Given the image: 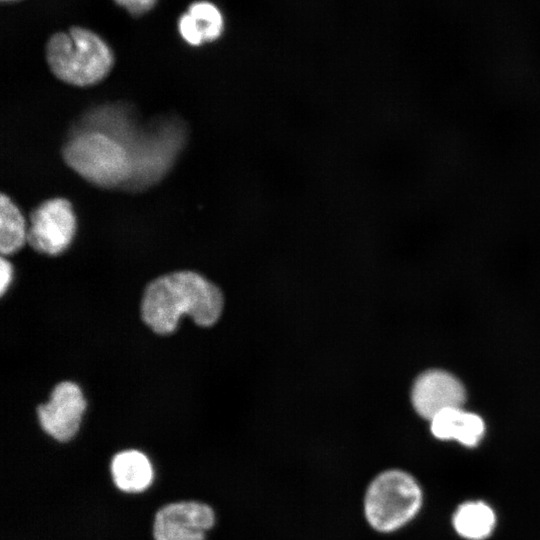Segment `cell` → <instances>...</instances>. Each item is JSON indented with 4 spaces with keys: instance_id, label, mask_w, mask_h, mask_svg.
I'll return each mask as SVG.
<instances>
[{
    "instance_id": "1",
    "label": "cell",
    "mask_w": 540,
    "mask_h": 540,
    "mask_svg": "<svg viewBox=\"0 0 540 540\" xmlns=\"http://www.w3.org/2000/svg\"><path fill=\"white\" fill-rule=\"evenodd\" d=\"M220 289L193 271H177L160 276L145 288L141 317L155 333L175 331L184 314L202 327L215 324L223 309Z\"/></svg>"
},
{
    "instance_id": "2",
    "label": "cell",
    "mask_w": 540,
    "mask_h": 540,
    "mask_svg": "<svg viewBox=\"0 0 540 540\" xmlns=\"http://www.w3.org/2000/svg\"><path fill=\"white\" fill-rule=\"evenodd\" d=\"M45 56L52 74L76 87L98 84L109 74L114 63L107 43L83 27H71L53 34L47 41Z\"/></svg>"
},
{
    "instance_id": "3",
    "label": "cell",
    "mask_w": 540,
    "mask_h": 540,
    "mask_svg": "<svg viewBox=\"0 0 540 540\" xmlns=\"http://www.w3.org/2000/svg\"><path fill=\"white\" fill-rule=\"evenodd\" d=\"M423 490L409 472L389 468L369 481L363 494L366 524L379 534H392L416 518L422 509Z\"/></svg>"
},
{
    "instance_id": "4",
    "label": "cell",
    "mask_w": 540,
    "mask_h": 540,
    "mask_svg": "<svg viewBox=\"0 0 540 540\" xmlns=\"http://www.w3.org/2000/svg\"><path fill=\"white\" fill-rule=\"evenodd\" d=\"M68 167L87 182L113 188L131 179L134 166L128 149L114 137L100 131H85L62 148Z\"/></svg>"
},
{
    "instance_id": "5",
    "label": "cell",
    "mask_w": 540,
    "mask_h": 540,
    "mask_svg": "<svg viewBox=\"0 0 540 540\" xmlns=\"http://www.w3.org/2000/svg\"><path fill=\"white\" fill-rule=\"evenodd\" d=\"M76 229L70 201L62 197L47 199L30 212L27 242L41 254L57 256L70 246Z\"/></svg>"
},
{
    "instance_id": "6",
    "label": "cell",
    "mask_w": 540,
    "mask_h": 540,
    "mask_svg": "<svg viewBox=\"0 0 540 540\" xmlns=\"http://www.w3.org/2000/svg\"><path fill=\"white\" fill-rule=\"evenodd\" d=\"M213 508L200 501H179L162 506L154 516V540H205L213 528Z\"/></svg>"
},
{
    "instance_id": "7",
    "label": "cell",
    "mask_w": 540,
    "mask_h": 540,
    "mask_svg": "<svg viewBox=\"0 0 540 540\" xmlns=\"http://www.w3.org/2000/svg\"><path fill=\"white\" fill-rule=\"evenodd\" d=\"M86 401L80 387L70 381L57 384L48 402L37 408L42 429L59 442L71 440L77 433Z\"/></svg>"
},
{
    "instance_id": "8",
    "label": "cell",
    "mask_w": 540,
    "mask_h": 540,
    "mask_svg": "<svg viewBox=\"0 0 540 540\" xmlns=\"http://www.w3.org/2000/svg\"><path fill=\"white\" fill-rule=\"evenodd\" d=\"M461 382L448 372L430 370L415 381L411 401L416 412L429 421L438 413L452 407H461L465 401Z\"/></svg>"
},
{
    "instance_id": "9",
    "label": "cell",
    "mask_w": 540,
    "mask_h": 540,
    "mask_svg": "<svg viewBox=\"0 0 540 540\" xmlns=\"http://www.w3.org/2000/svg\"><path fill=\"white\" fill-rule=\"evenodd\" d=\"M430 430L439 440H455L467 447L479 444L484 436L485 424L477 414L461 407L448 408L430 420Z\"/></svg>"
},
{
    "instance_id": "10",
    "label": "cell",
    "mask_w": 540,
    "mask_h": 540,
    "mask_svg": "<svg viewBox=\"0 0 540 540\" xmlns=\"http://www.w3.org/2000/svg\"><path fill=\"white\" fill-rule=\"evenodd\" d=\"M110 470L114 484L124 492H142L150 486L153 479L149 459L137 450H125L115 454Z\"/></svg>"
},
{
    "instance_id": "11",
    "label": "cell",
    "mask_w": 540,
    "mask_h": 540,
    "mask_svg": "<svg viewBox=\"0 0 540 540\" xmlns=\"http://www.w3.org/2000/svg\"><path fill=\"white\" fill-rule=\"evenodd\" d=\"M455 532L466 540H485L494 531L496 514L483 501H468L461 504L452 517Z\"/></svg>"
},
{
    "instance_id": "12",
    "label": "cell",
    "mask_w": 540,
    "mask_h": 540,
    "mask_svg": "<svg viewBox=\"0 0 540 540\" xmlns=\"http://www.w3.org/2000/svg\"><path fill=\"white\" fill-rule=\"evenodd\" d=\"M26 221L12 199L2 193L0 197V252L3 256L18 252L27 242Z\"/></svg>"
},
{
    "instance_id": "13",
    "label": "cell",
    "mask_w": 540,
    "mask_h": 540,
    "mask_svg": "<svg viewBox=\"0 0 540 540\" xmlns=\"http://www.w3.org/2000/svg\"><path fill=\"white\" fill-rule=\"evenodd\" d=\"M187 12L195 20L204 42L217 40L224 29V19L216 5L209 1H196L189 5Z\"/></svg>"
},
{
    "instance_id": "14",
    "label": "cell",
    "mask_w": 540,
    "mask_h": 540,
    "mask_svg": "<svg viewBox=\"0 0 540 540\" xmlns=\"http://www.w3.org/2000/svg\"><path fill=\"white\" fill-rule=\"evenodd\" d=\"M178 29L180 35L188 44L200 46L205 43L199 27L188 12H185L180 16Z\"/></svg>"
},
{
    "instance_id": "15",
    "label": "cell",
    "mask_w": 540,
    "mask_h": 540,
    "mask_svg": "<svg viewBox=\"0 0 540 540\" xmlns=\"http://www.w3.org/2000/svg\"><path fill=\"white\" fill-rule=\"evenodd\" d=\"M118 5L124 7L131 15L138 16L149 11L156 3V0H114Z\"/></svg>"
},
{
    "instance_id": "16",
    "label": "cell",
    "mask_w": 540,
    "mask_h": 540,
    "mask_svg": "<svg viewBox=\"0 0 540 540\" xmlns=\"http://www.w3.org/2000/svg\"><path fill=\"white\" fill-rule=\"evenodd\" d=\"M0 276V293L3 295L9 287L13 276L12 265L3 256L0 260Z\"/></svg>"
},
{
    "instance_id": "17",
    "label": "cell",
    "mask_w": 540,
    "mask_h": 540,
    "mask_svg": "<svg viewBox=\"0 0 540 540\" xmlns=\"http://www.w3.org/2000/svg\"><path fill=\"white\" fill-rule=\"evenodd\" d=\"M2 1H15V0H2Z\"/></svg>"
}]
</instances>
